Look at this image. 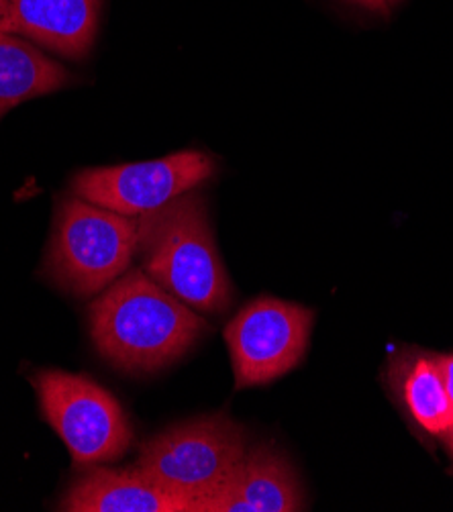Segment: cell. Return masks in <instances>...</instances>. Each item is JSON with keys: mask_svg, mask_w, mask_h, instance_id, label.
Wrapping results in <instances>:
<instances>
[{"mask_svg": "<svg viewBox=\"0 0 453 512\" xmlns=\"http://www.w3.org/2000/svg\"><path fill=\"white\" fill-rule=\"evenodd\" d=\"M90 337L100 357L127 374H154L190 351L207 321L143 270L125 272L90 304Z\"/></svg>", "mask_w": 453, "mask_h": 512, "instance_id": "cell-1", "label": "cell"}, {"mask_svg": "<svg viewBox=\"0 0 453 512\" xmlns=\"http://www.w3.org/2000/svg\"><path fill=\"white\" fill-rule=\"evenodd\" d=\"M143 272L198 313L221 315L231 304V280L209 223L207 202L182 194L139 217Z\"/></svg>", "mask_w": 453, "mask_h": 512, "instance_id": "cell-2", "label": "cell"}, {"mask_svg": "<svg viewBox=\"0 0 453 512\" xmlns=\"http://www.w3.org/2000/svg\"><path fill=\"white\" fill-rule=\"evenodd\" d=\"M139 217H125L80 196L60 200L43 272L60 290L90 298L107 290L139 251Z\"/></svg>", "mask_w": 453, "mask_h": 512, "instance_id": "cell-3", "label": "cell"}, {"mask_svg": "<svg viewBox=\"0 0 453 512\" xmlns=\"http://www.w3.org/2000/svg\"><path fill=\"white\" fill-rule=\"evenodd\" d=\"M247 453V433L225 413L196 417L149 439L135 468L190 512L215 496Z\"/></svg>", "mask_w": 453, "mask_h": 512, "instance_id": "cell-4", "label": "cell"}, {"mask_svg": "<svg viewBox=\"0 0 453 512\" xmlns=\"http://www.w3.org/2000/svg\"><path fill=\"white\" fill-rule=\"evenodd\" d=\"M43 419L66 443L76 468L121 459L133 443V429L119 400L82 374L41 370L29 378Z\"/></svg>", "mask_w": 453, "mask_h": 512, "instance_id": "cell-5", "label": "cell"}, {"mask_svg": "<svg viewBox=\"0 0 453 512\" xmlns=\"http://www.w3.org/2000/svg\"><path fill=\"white\" fill-rule=\"evenodd\" d=\"M315 313L296 302L262 296L225 327L235 390L266 386L292 372L305 357Z\"/></svg>", "mask_w": 453, "mask_h": 512, "instance_id": "cell-6", "label": "cell"}, {"mask_svg": "<svg viewBox=\"0 0 453 512\" xmlns=\"http://www.w3.org/2000/svg\"><path fill=\"white\" fill-rule=\"evenodd\" d=\"M215 172L211 156L190 149L151 162L82 170L72 180V192L119 215L143 217L207 182Z\"/></svg>", "mask_w": 453, "mask_h": 512, "instance_id": "cell-7", "label": "cell"}, {"mask_svg": "<svg viewBox=\"0 0 453 512\" xmlns=\"http://www.w3.org/2000/svg\"><path fill=\"white\" fill-rule=\"evenodd\" d=\"M305 490L272 443L247 449L221 490L198 506V512H298L305 510Z\"/></svg>", "mask_w": 453, "mask_h": 512, "instance_id": "cell-8", "label": "cell"}, {"mask_svg": "<svg viewBox=\"0 0 453 512\" xmlns=\"http://www.w3.org/2000/svg\"><path fill=\"white\" fill-rule=\"evenodd\" d=\"M100 9L103 0H9V33L84 60L96 39Z\"/></svg>", "mask_w": 453, "mask_h": 512, "instance_id": "cell-9", "label": "cell"}, {"mask_svg": "<svg viewBox=\"0 0 453 512\" xmlns=\"http://www.w3.org/2000/svg\"><path fill=\"white\" fill-rule=\"evenodd\" d=\"M66 512H190V506L149 482L135 466L94 468L76 478L60 500Z\"/></svg>", "mask_w": 453, "mask_h": 512, "instance_id": "cell-10", "label": "cell"}, {"mask_svg": "<svg viewBox=\"0 0 453 512\" xmlns=\"http://www.w3.org/2000/svg\"><path fill=\"white\" fill-rule=\"evenodd\" d=\"M74 80L29 41L0 31V119L25 100L62 90Z\"/></svg>", "mask_w": 453, "mask_h": 512, "instance_id": "cell-11", "label": "cell"}, {"mask_svg": "<svg viewBox=\"0 0 453 512\" xmlns=\"http://www.w3.org/2000/svg\"><path fill=\"white\" fill-rule=\"evenodd\" d=\"M400 392L413 419L431 435L453 429V404L445 390L435 357L421 355L400 374Z\"/></svg>", "mask_w": 453, "mask_h": 512, "instance_id": "cell-12", "label": "cell"}, {"mask_svg": "<svg viewBox=\"0 0 453 512\" xmlns=\"http://www.w3.org/2000/svg\"><path fill=\"white\" fill-rule=\"evenodd\" d=\"M435 364L441 372V378H443V384H445V390L449 394V400L453 404V353L451 355H437L435 357Z\"/></svg>", "mask_w": 453, "mask_h": 512, "instance_id": "cell-13", "label": "cell"}, {"mask_svg": "<svg viewBox=\"0 0 453 512\" xmlns=\"http://www.w3.org/2000/svg\"><path fill=\"white\" fill-rule=\"evenodd\" d=\"M351 3H356L360 7H366L370 11H386L388 9V0H351Z\"/></svg>", "mask_w": 453, "mask_h": 512, "instance_id": "cell-14", "label": "cell"}, {"mask_svg": "<svg viewBox=\"0 0 453 512\" xmlns=\"http://www.w3.org/2000/svg\"><path fill=\"white\" fill-rule=\"evenodd\" d=\"M0 31L9 33V0H0Z\"/></svg>", "mask_w": 453, "mask_h": 512, "instance_id": "cell-15", "label": "cell"}, {"mask_svg": "<svg viewBox=\"0 0 453 512\" xmlns=\"http://www.w3.org/2000/svg\"><path fill=\"white\" fill-rule=\"evenodd\" d=\"M447 439H449V447H451V451H453V429L447 433Z\"/></svg>", "mask_w": 453, "mask_h": 512, "instance_id": "cell-16", "label": "cell"}, {"mask_svg": "<svg viewBox=\"0 0 453 512\" xmlns=\"http://www.w3.org/2000/svg\"><path fill=\"white\" fill-rule=\"evenodd\" d=\"M392 3H396V0H388V5H392Z\"/></svg>", "mask_w": 453, "mask_h": 512, "instance_id": "cell-17", "label": "cell"}]
</instances>
